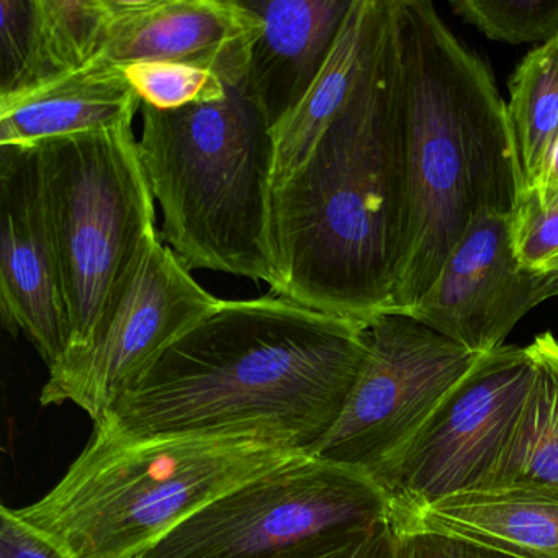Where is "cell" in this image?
<instances>
[{"instance_id": "6da1fadb", "label": "cell", "mask_w": 558, "mask_h": 558, "mask_svg": "<svg viewBox=\"0 0 558 558\" xmlns=\"http://www.w3.org/2000/svg\"><path fill=\"white\" fill-rule=\"evenodd\" d=\"M368 323L269 292L223 300L96 424L109 436L215 437L310 453L341 416Z\"/></svg>"}, {"instance_id": "7a4b0ae2", "label": "cell", "mask_w": 558, "mask_h": 558, "mask_svg": "<svg viewBox=\"0 0 558 558\" xmlns=\"http://www.w3.org/2000/svg\"><path fill=\"white\" fill-rule=\"evenodd\" d=\"M407 230L401 68L387 25L305 161L272 187L274 293L371 323L390 310Z\"/></svg>"}, {"instance_id": "3957f363", "label": "cell", "mask_w": 558, "mask_h": 558, "mask_svg": "<svg viewBox=\"0 0 558 558\" xmlns=\"http://www.w3.org/2000/svg\"><path fill=\"white\" fill-rule=\"evenodd\" d=\"M401 68L407 230L388 312L429 290L482 214H511L525 178L489 68L450 32L429 0H393Z\"/></svg>"}, {"instance_id": "277c9868", "label": "cell", "mask_w": 558, "mask_h": 558, "mask_svg": "<svg viewBox=\"0 0 558 558\" xmlns=\"http://www.w3.org/2000/svg\"><path fill=\"white\" fill-rule=\"evenodd\" d=\"M259 27L217 53L223 99L178 110L142 106L140 156L162 211L159 230L189 270L279 286L270 241L272 126L250 70Z\"/></svg>"}, {"instance_id": "5b68a950", "label": "cell", "mask_w": 558, "mask_h": 558, "mask_svg": "<svg viewBox=\"0 0 558 558\" xmlns=\"http://www.w3.org/2000/svg\"><path fill=\"white\" fill-rule=\"evenodd\" d=\"M302 452L215 437L94 430L60 483L12 512L71 558H138L231 489Z\"/></svg>"}, {"instance_id": "8992f818", "label": "cell", "mask_w": 558, "mask_h": 558, "mask_svg": "<svg viewBox=\"0 0 558 558\" xmlns=\"http://www.w3.org/2000/svg\"><path fill=\"white\" fill-rule=\"evenodd\" d=\"M35 148L70 319L64 361L90 348L159 234L156 198L133 122Z\"/></svg>"}, {"instance_id": "52a82bcc", "label": "cell", "mask_w": 558, "mask_h": 558, "mask_svg": "<svg viewBox=\"0 0 558 558\" xmlns=\"http://www.w3.org/2000/svg\"><path fill=\"white\" fill-rule=\"evenodd\" d=\"M391 519L364 472L300 453L195 512L138 558H328Z\"/></svg>"}, {"instance_id": "ba28073f", "label": "cell", "mask_w": 558, "mask_h": 558, "mask_svg": "<svg viewBox=\"0 0 558 558\" xmlns=\"http://www.w3.org/2000/svg\"><path fill=\"white\" fill-rule=\"evenodd\" d=\"M480 355L400 312L368 323L367 352L325 439L310 452L381 485Z\"/></svg>"}, {"instance_id": "9c48e42d", "label": "cell", "mask_w": 558, "mask_h": 558, "mask_svg": "<svg viewBox=\"0 0 558 558\" xmlns=\"http://www.w3.org/2000/svg\"><path fill=\"white\" fill-rule=\"evenodd\" d=\"M534 375L529 345L480 355L381 482L391 519L463 493L493 489Z\"/></svg>"}, {"instance_id": "30bf717a", "label": "cell", "mask_w": 558, "mask_h": 558, "mask_svg": "<svg viewBox=\"0 0 558 558\" xmlns=\"http://www.w3.org/2000/svg\"><path fill=\"white\" fill-rule=\"evenodd\" d=\"M221 303L156 234L90 348L51 368L40 403L71 401L99 424L172 342Z\"/></svg>"}, {"instance_id": "8fae6325", "label": "cell", "mask_w": 558, "mask_h": 558, "mask_svg": "<svg viewBox=\"0 0 558 558\" xmlns=\"http://www.w3.org/2000/svg\"><path fill=\"white\" fill-rule=\"evenodd\" d=\"M0 312L57 367L70 348V319L38 148L0 146Z\"/></svg>"}, {"instance_id": "7c38bea8", "label": "cell", "mask_w": 558, "mask_h": 558, "mask_svg": "<svg viewBox=\"0 0 558 558\" xmlns=\"http://www.w3.org/2000/svg\"><path fill=\"white\" fill-rule=\"evenodd\" d=\"M537 305L535 274L519 266L512 247L511 214L492 211L473 218L407 315L482 355L505 345Z\"/></svg>"}, {"instance_id": "4fadbf2b", "label": "cell", "mask_w": 558, "mask_h": 558, "mask_svg": "<svg viewBox=\"0 0 558 558\" xmlns=\"http://www.w3.org/2000/svg\"><path fill=\"white\" fill-rule=\"evenodd\" d=\"M109 35L83 70L140 63H208L225 45L259 27L244 0H110Z\"/></svg>"}, {"instance_id": "5bb4252c", "label": "cell", "mask_w": 558, "mask_h": 558, "mask_svg": "<svg viewBox=\"0 0 558 558\" xmlns=\"http://www.w3.org/2000/svg\"><path fill=\"white\" fill-rule=\"evenodd\" d=\"M259 17L250 70L272 130L308 96L354 0H244Z\"/></svg>"}, {"instance_id": "9a60e30c", "label": "cell", "mask_w": 558, "mask_h": 558, "mask_svg": "<svg viewBox=\"0 0 558 558\" xmlns=\"http://www.w3.org/2000/svg\"><path fill=\"white\" fill-rule=\"evenodd\" d=\"M397 527L462 538L514 558H558V489L511 485L450 496Z\"/></svg>"}, {"instance_id": "2e32d148", "label": "cell", "mask_w": 558, "mask_h": 558, "mask_svg": "<svg viewBox=\"0 0 558 558\" xmlns=\"http://www.w3.org/2000/svg\"><path fill=\"white\" fill-rule=\"evenodd\" d=\"M143 102L119 70H81L50 86L0 100V146L35 148L48 140L133 122Z\"/></svg>"}, {"instance_id": "e0dca14e", "label": "cell", "mask_w": 558, "mask_h": 558, "mask_svg": "<svg viewBox=\"0 0 558 558\" xmlns=\"http://www.w3.org/2000/svg\"><path fill=\"white\" fill-rule=\"evenodd\" d=\"M391 12V0H354L338 41L308 96L272 130L274 185L289 178L351 96Z\"/></svg>"}, {"instance_id": "ac0fdd59", "label": "cell", "mask_w": 558, "mask_h": 558, "mask_svg": "<svg viewBox=\"0 0 558 558\" xmlns=\"http://www.w3.org/2000/svg\"><path fill=\"white\" fill-rule=\"evenodd\" d=\"M529 349L534 375L495 488L529 485L558 489V339L542 332Z\"/></svg>"}, {"instance_id": "d6986e66", "label": "cell", "mask_w": 558, "mask_h": 558, "mask_svg": "<svg viewBox=\"0 0 558 558\" xmlns=\"http://www.w3.org/2000/svg\"><path fill=\"white\" fill-rule=\"evenodd\" d=\"M37 44L15 99L73 76L102 51L109 35L110 0H35Z\"/></svg>"}, {"instance_id": "ffe728a7", "label": "cell", "mask_w": 558, "mask_h": 558, "mask_svg": "<svg viewBox=\"0 0 558 558\" xmlns=\"http://www.w3.org/2000/svg\"><path fill=\"white\" fill-rule=\"evenodd\" d=\"M508 116L531 187L558 136V37L532 50L509 77Z\"/></svg>"}, {"instance_id": "44dd1931", "label": "cell", "mask_w": 558, "mask_h": 558, "mask_svg": "<svg viewBox=\"0 0 558 558\" xmlns=\"http://www.w3.org/2000/svg\"><path fill=\"white\" fill-rule=\"evenodd\" d=\"M215 58L217 54L208 63H140L120 71L126 83L138 94L143 106L158 110H178L192 104L223 99L227 84Z\"/></svg>"}, {"instance_id": "7402d4cb", "label": "cell", "mask_w": 558, "mask_h": 558, "mask_svg": "<svg viewBox=\"0 0 558 558\" xmlns=\"http://www.w3.org/2000/svg\"><path fill=\"white\" fill-rule=\"evenodd\" d=\"M453 14L501 44H547L558 37V0H453Z\"/></svg>"}, {"instance_id": "603a6c76", "label": "cell", "mask_w": 558, "mask_h": 558, "mask_svg": "<svg viewBox=\"0 0 558 558\" xmlns=\"http://www.w3.org/2000/svg\"><path fill=\"white\" fill-rule=\"evenodd\" d=\"M519 266L538 274L558 257V187H525L511 211Z\"/></svg>"}, {"instance_id": "cb8c5ba5", "label": "cell", "mask_w": 558, "mask_h": 558, "mask_svg": "<svg viewBox=\"0 0 558 558\" xmlns=\"http://www.w3.org/2000/svg\"><path fill=\"white\" fill-rule=\"evenodd\" d=\"M37 44L35 0H0V97L17 93Z\"/></svg>"}, {"instance_id": "d4e9b609", "label": "cell", "mask_w": 558, "mask_h": 558, "mask_svg": "<svg viewBox=\"0 0 558 558\" xmlns=\"http://www.w3.org/2000/svg\"><path fill=\"white\" fill-rule=\"evenodd\" d=\"M397 531L400 535L401 558H514L437 532L413 527H397Z\"/></svg>"}, {"instance_id": "484cf974", "label": "cell", "mask_w": 558, "mask_h": 558, "mask_svg": "<svg viewBox=\"0 0 558 558\" xmlns=\"http://www.w3.org/2000/svg\"><path fill=\"white\" fill-rule=\"evenodd\" d=\"M0 558H71L28 527L9 506L0 508Z\"/></svg>"}, {"instance_id": "4316f807", "label": "cell", "mask_w": 558, "mask_h": 558, "mask_svg": "<svg viewBox=\"0 0 558 558\" xmlns=\"http://www.w3.org/2000/svg\"><path fill=\"white\" fill-rule=\"evenodd\" d=\"M328 558H401L400 535L388 519Z\"/></svg>"}, {"instance_id": "83f0119b", "label": "cell", "mask_w": 558, "mask_h": 558, "mask_svg": "<svg viewBox=\"0 0 558 558\" xmlns=\"http://www.w3.org/2000/svg\"><path fill=\"white\" fill-rule=\"evenodd\" d=\"M535 289H537L538 303L558 296V257L551 260L544 270L535 274Z\"/></svg>"}, {"instance_id": "f1b7e54d", "label": "cell", "mask_w": 558, "mask_h": 558, "mask_svg": "<svg viewBox=\"0 0 558 558\" xmlns=\"http://www.w3.org/2000/svg\"><path fill=\"white\" fill-rule=\"evenodd\" d=\"M535 185H538V187H558V136L551 145L550 153H548L541 179L531 187H535Z\"/></svg>"}]
</instances>
